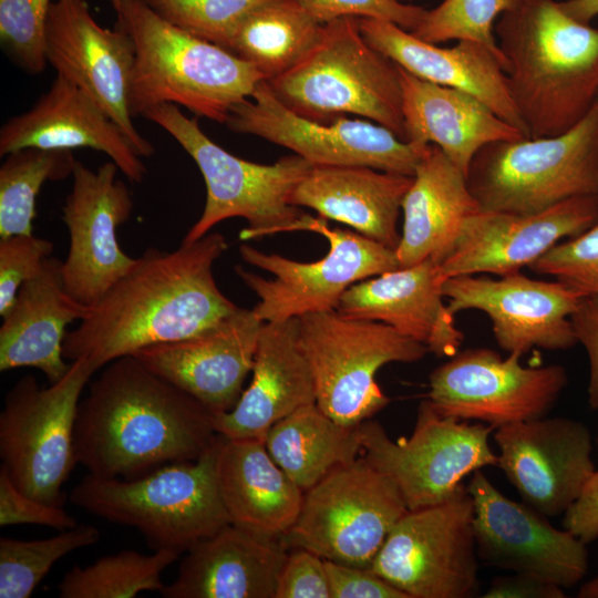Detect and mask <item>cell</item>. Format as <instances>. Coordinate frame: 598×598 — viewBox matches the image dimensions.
Returning a JSON list of instances; mask_svg holds the SVG:
<instances>
[{"label":"cell","instance_id":"836d02e7","mask_svg":"<svg viewBox=\"0 0 598 598\" xmlns=\"http://www.w3.org/2000/svg\"><path fill=\"white\" fill-rule=\"evenodd\" d=\"M359 426L336 422L315 402L274 424L265 444L275 462L306 492L336 467L362 455Z\"/></svg>","mask_w":598,"mask_h":598},{"label":"cell","instance_id":"7c38bea8","mask_svg":"<svg viewBox=\"0 0 598 598\" xmlns=\"http://www.w3.org/2000/svg\"><path fill=\"white\" fill-rule=\"evenodd\" d=\"M296 230L326 237L328 254L317 261L301 262L249 245L239 247L243 260L274 275L267 279L235 267L244 283L258 296L252 310L264 322L336 310L352 285L400 268L394 249L359 233L331 229L322 217L305 215Z\"/></svg>","mask_w":598,"mask_h":598},{"label":"cell","instance_id":"2e32d148","mask_svg":"<svg viewBox=\"0 0 598 598\" xmlns=\"http://www.w3.org/2000/svg\"><path fill=\"white\" fill-rule=\"evenodd\" d=\"M520 357L458 350L431 372L427 399L442 415L494 430L547 416L568 383L567 371L559 364L523 367Z\"/></svg>","mask_w":598,"mask_h":598},{"label":"cell","instance_id":"f546056e","mask_svg":"<svg viewBox=\"0 0 598 598\" xmlns=\"http://www.w3.org/2000/svg\"><path fill=\"white\" fill-rule=\"evenodd\" d=\"M398 70L405 141L436 145L465 176L486 144L527 137L474 95Z\"/></svg>","mask_w":598,"mask_h":598},{"label":"cell","instance_id":"ac0fdd59","mask_svg":"<svg viewBox=\"0 0 598 598\" xmlns=\"http://www.w3.org/2000/svg\"><path fill=\"white\" fill-rule=\"evenodd\" d=\"M466 488L473 498L476 553L483 564L529 574L564 589L586 576V544L573 533L555 528L532 506L502 494L482 470L472 474Z\"/></svg>","mask_w":598,"mask_h":598},{"label":"cell","instance_id":"cb8c5ba5","mask_svg":"<svg viewBox=\"0 0 598 598\" xmlns=\"http://www.w3.org/2000/svg\"><path fill=\"white\" fill-rule=\"evenodd\" d=\"M91 148L106 154L132 183L146 175L142 157L121 127L83 90L56 74L28 111L0 130V155L18 150Z\"/></svg>","mask_w":598,"mask_h":598},{"label":"cell","instance_id":"30bf717a","mask_svg":"<svg viewBox=\"0 0 598 598\" xmlns=\"http://www.w3.org/2000/svg\"><path fill=\"white\" fill-rule=\"evenodd\" d=\"M83 359L42 388L33 375L8 391L0 413V457L14 485L40 502L61 505V488L78 464L73 434L82 391L95 373Z\"/></svg>","mask_w":598,"mask_h":598},{"label":"cell","instance_id":"d590c367","mask_svg":"<svg viewBox=\"0 0 598 598\" xmlns=\"http://www.w3.org/2000/svg\"><path fill=\"white\" fill-rule=\"evenodd\" d=\"M0 167V238L33 234L35 199L45 182L72 176L71 150L27 147L4 156Z\"/></svg>","mask_w":598,"mask_h":598},{"label":"cell","instance_id":"f907efd6","mask_svg":"<svg viewBox=\"0 0 598 598\" xmlns=\"http://www.w3.org/2000/svg\"><path fill=\"white\" fill-rule=\"evenodd\" d=\"M484 598H565L563 587L543 578L513 573L494 577Z\"/></svg>","mask_w":598,"mask_h":598},{"label":"cell","instance_id":"8fae6325","mask_svg":"<svg viewBox=\"0 0 598 598\" xmlns=\"http://www.w3.org/2000/svg\"><path fill=\"white\" fill-rule=\"evenodd\" d=\"M406 511L395 483L361 455L303 492L299 515L282 538L289 548L369 568Z\"/></svg>","mask_w":598,"mask_h":598},{"label":"cell","instance_id":"e0dca14e","mask_svg":"<svg viewBox=\"0 0 598 598\" xmlns=\"http://www.w3.org/2000/svg\"><path fill=\"white\" fill-rule=\"evenodd\" d=\"M47 58L56 74L83 90L121 127L141 157L153 155L154 146L130 112L135 45L126 32L100 25L87 0H52Z\"/></svg>","mask_w":598,"mask_h":598},{"label":"cell","instance_id":"ee69618b","mask_svg":"<svg viewBox=\"0 0 598 598\" xmlns=\"http://www.w3.org/2000/svg\"><path fill=\"white\" fill-rule=\"evenodd\" d=\"M319 22L340 18H373L395 23L412 32L421 22L425 9L400 0H298Z\"/></svg>","mask_w":598,"mask_h":598},{"label":"cell","instance_id":"f1b7e54d","mask_svg":"<svg viewBox=\"0 0 598 598\" xmlns=\"http://www.w3.org/2000/svg\"><path fill=\"white\" fill-rule=\"evenodd\" d=\"M90 307L65 290L62 261L49 257L41 271L19 289L0 327V370L31 367L50 383L69 370L63 343L66 327L82 320Z\"/></svg>","mask_w":598,"mask_h":598},{"label":"cell","instance_id":"ba28073f","mask_svg":"<svg viewBox=\"0 0 598 598\" xmlns=\"http://www.w3.org/2000/svg\"><path fill=\"white\" fill-rule=\"evenodd\" d=\"M466 183L480 209L522 215L598 195V99L561 134L486 144L471 162Z\"/></svg>","mask_w":598,"mask_h":598},{"label":"cell","instance_id":"484cf974","mask_svg":"<svg viewBox=\"0 0 598 598\" xmlns=\"http://www.w3.org/2000/svg\"><path fill=\"white\" fill-rule=\"evenodd\" d=\"M444 299L437 265L426 259L352 285L336 310L347 318L383 322L436 357L451 358L464 333Z\"/></svg>","mask_w":598,"mask_h":598},{"label":"cell","instance_id":"9a60e30c","mask_svg":"<svg viewBox=\"0 0 598 598\" xmlns=\"http://www.w3.org/2000/svg\"><path fill=\"white\" fill-rule=\"evenodd\" d=\"M225 124L283 146L313 166H368L408 176L414 175L429 145L404 141L364 120L303 117L280 102L265 80L231 109Z\"/></svg>","mask_w":598,"mask_h":598},{"label":"cell","instance_id":"f35d334b","mask_svg":"<svg viewBox=\"0 0 598 598\" xmlns=\"http://www.w3.org/2000/svg\"><path fill=\"white\" fill-rule=\"evenodd\" d=\"M516 2L517 0H443L434 9L425 11L411 33L433 44L448 40L483 44L504 61L507 70V62L495 37V21Z\"/></svg>","mask_w":598,"mask_h":598},{"label":"cell","instance_id":"7dc6e473","mask_svg":"<svg viewBox=\"0 0 598 598\" xmlns=\"http://www.w3.org/2000/svg\"><path fill=\"white\" fill-rule=\"evenodd\" d=\"M330 598H408L370 568L326 560Z\"/></svg>","mask_w":598,"mask_h":598},{"label":"cell","instance_id":"603a6c76","mask_svg":"<svg viewBox=\"0 0 598 598\" xmlns=\"http://www.w3.org/2000/svg\"><path fill=\"white\" fill-rule=\"evenodd\" d=\"M262 324L252 309L238 307L194 336L148 346L133 355L213 415L220 414L233 410L244 391Z\"/></svg>","mask_w":598,"mask_h":598},{"label":"cell","instance_id":"74e56055","mask_svg":"<svg viewBox=\"0 0 598 598\" xmlns=\"http://www.w3.org/2000/svg\"><path fill=\"white\" fill-rule=\"evenodd\" d=\"M100 530L80 525L60 534L23 540L0 538V597L28 598L55 561L71 551L95 544Z\"/></svg>","mask_w":598,"mask_h":598},{"label":"cell","instance_id":"681fc988","mask_svg":"<svg viewBox=\"0 0 598 598\" xmlns=\"http://www.w3.org/2000/svg\"><path fill=\"white\" fill-rule=\"evenodd\" d=\"M563 526L586 545L598 538V470L590 475L578 498L564 514Z\"/></svg>","mask_w":598,"mask_h":598},{"label":"cell","instance_id":"4dcf8cb0","mask_svg":"<svg viewBox=\"0 0 598 598\" xmlns=\"http://www.w3.org/2000/svg\"><path fill=\"white\" fill-rule=\"evenodd\" d=\"M477 210L465 174L440 147L429 144L402 203L403 227L395 248L400 268L426 259L440 265Z\"/></svg>","mask_w":598,"mask_h":598},{"label":"cell","instance_id":"7a4b0ae2","mask_svg":"<svg viewBox=\"0 0 598 598\" xmlns=\"http://www.w3.org/2000/svg\"><path fill=\"white\" fill-rule=\"evenodd\" d=\"M80 402L73 447L78 464L102 477L136 478L195 461L215 442L213 414L134 355L118 358Z\"/></svg>","mask_w":598,"mask_h":598},{"label":"cell","instance_id":"44dd1931","mask_svg":"<svg viewBox=\"0 0 598 598\" xmlns=\"http://www.w3.org/2000/svg\"><path fill=\"white\" fill-rule=\"evenodd\" d=\"M493 437L497 467L523 502L546 517L565 514L596 470L588 427L568 417L508 424Z\"/></svg>","mask_w":598,"mask_h":598},{"label":"cell","instance_id":"f6af8a7d","mask_svg":"<svg viewBox=\"0 0 598 598\" xmlns=\"http://www.w3.org/2000/svg\"><path fill=\"white\" fill-rule=\"evenodd\" d=\"M34 524L59 530L73 528L76 520L61 505H51L22 493L0 467V526Z\"/></svg>","mask_w":598,"mask_h":598},{"label":"cell","instance_id":"4316f807","mask_svg":"<svg viewBox=\"0 0 598 598\" xmlns=\"http://www.w3.org/2000/svg\"><path fill=\"white\" fill-rule=\"evenodd\" d=\"M252 380L229 412L213 415L217 434L264 441L274 424L316 402L309 363L300 348L298 318L264 322Z\"/></svg>","mask_w":598,"mask_h":598},{"label":"cell","instance_id":"60d3db41","mask_svg":"<svg viewBox=\"0 0 598 598\" xmlns=\"http://www.w3.org/2000/svg\"><path fill=\"white\" fill-rule=\"evenodd\" d=\"M52 0H0V42L10 60L37 75L45 69L47 22Z\"/></svg>","mask_w":598,"mask_h":598},{"label":"cell","instance_id":"f5cc1de1","mask_svg":"<svg viewBox=\"0 0 598 598\" xmlns=\"http://www.w3.org/2000/svg\"><path fill=\"white\" fill-rule=\"evenodd\" d=\"M577 596L579 598H598V575L582 584Z\"/></svg>","mask_w":598,"mask_h":598},{"label":"cell","instance_id":"ab89813d","mask_svg":"<svg viewBox=\"0 0 598 598\" xmlns=\"http://www.w3.org/2000/svg\"><path fill=\"white\" fill-rule=\"evenodd\" d=\"M177 28L225 49L234 30L269 0H143Z\"/></svg>","mask_w":598,"mask_h":598},{"label":"cell","instance_id":"816d5d0a","mask_svg":"<svg viewBox=\"0 0 598 598\" xmlns=\"http://www.w3.org/2000/svg\"><path fill=\"white\" fill-rule=\"evenodd\" d=\"M560 8L575 20L587 23L598 16V0H566Z\"/></svg>","mask_w":598,"mask_h":598},{"label":"cell","instance_id":"bcb514c9","mask_svg":"<svg viewBox=\"0 0 598 598\" xmlns=\"http://www.w3.org/2000/svg\"><path fill=\"white\" fill-rule=\"evenodd\" d=\"M275 598H330L324 559L306 548H289Z\"/></svg>","mask_w":598,"mask_h":598},{"label":"cell","instance_id":"db71d44e","mask_svg":"<svg viewBox=\"0 0 598 598\" xmlns=\"http://www.w3.org/2000/svg\"><path fill=\"white\" fill-rule=\"evenodd\" d=\"M596 443H597V445H598V435H597V439H596Z\"/></svg>","mask_w":598,"mask_h":598},{"label":"cell","instance_id":"11a10c76","mask_svg":"<svg viewBox=\"0 0 598 598\" xmlns=\"http://www.w3.org/2000/svg\"><path fill=\"white\" fill-rule=\"evenodd\" d=\"M114 1H117V0H112V2H114Z\"/></svg>","mask_w":598,"mask_h":598},{"label":"cell","instance_id":"b9f144b4","mask_svg":"<svg viewBox=\"0 0 598 598\" xmlns=\"http://www.w3.org/2000/svg\"><path fill=\"white\" fill-rule=\"evenodd\" d=\"M528 268L556 278L584 297L598 296V221L580 235L554 245Z\"/></svg>","mask_w":598,"mask_h":598},{"label":"cell","instance_id":"7bdbcfd3","mask_svg":"<svg viewBox=\"0 0 598 598\" xmlns=\"http://www.w3.org/2000/svg\"><path fill=\"white\" fill-rule=\"evenodd\" d=\"M52 251L50 240L33 234L0 238L1 317L11 308L21 286L41 271Z\"/></svg>","mask_w":598,"mask_h":598},{"label":"cell","instance_id":"d6a6232c","mask_svg":"<svg viewBox=\"0 0 598 598\" xmlns=\"http://www.w3.org/2000/svg\"><path fill=\"white\" fill-rule=\"evenodd\" d=\"M216 481L230 524L243 529L283 537L299 515L303 492L275 462L264 441L220 435Z\"/></svg>","mask_w":598,"mask_h":598},{"label":"cell","instance_id":"d4e9b609","mask_svg":"<svg viewBox=\"0 0 598 598\" xmlns=\"http://www.w3.org/2000/svg\"><path fill=\"white\" fill-rule=\"evenodd\" d=\"M367 42L411 74L474 95L527 137L512 100L504 61L483 44L457 41L442 48L423 41L393 22L359 18Z\"/></svg>","mask_w":598,"mask_h":598},{"label":"cell","instance_id":"7402d4cb","mask_svg":"<svg viewBox=\"0 0 598 598\" xmlns=\"http://www.w3.org/2000/svg\"><path fill=\"white\" fill-rule=\"evenodd\" d=\"M598 221V195L574 197L522 215L477 210L465 221L451 254L437 265L441 283L461 275L519 272L563 238Z\"/></svg>","mask_w":598,"mask_h":598},{"label":"cell","instance_id":"5b68a950","mask_svg":"<svg viewBox=\"0 0 598 598\" xmlns=\"http://www.w3.org/2000/svg\"><path fill=\"white\" fill-rule=\"evenodd\" d=\"M220 435L197 460L167 464L136 478L85 475L71 491L76 507L136 528L154 549L185 554L230 524L216 481Z\"/></svg>","mask_w":598,"mask_h":598},{"label":"cell","instance_id":"8992f818","mask_svg":"<svg viewBox=\"0 0 598 598\" xmlns=\"http://www.w3.org/2000/svg\"><path fill=\"white\" fill-rule=\"evenodd\" d=\"M267 83L280 102L303 117L330 122L355 114L405 141L398 65L367 42L358 18L326 23L313 48Z\"/></svg>","mask_w":598,"mask_h":598},{"label":"cell","instance_id":"277c9868","mask_svg":"<svg viewBox=\"0 0 598 598\" xmlns=\"http://www.w3.org/2000/svg\"><path fill=\"white\" fill-rule=\"evenodd\" d=\"M115 27L135 45L128 106L133 117L156 105H181L225 123L262 74L228 50L197 38L155 13L143 0L112 2Z\"/></svg>","mask_w":598,"mask_h":598},{"label":"cell","instance_id":"ffe728a7","mask_svg":"<svg viewBox=\"0 0 598 598\" xmlns=\"http://www.w3.org/2000/svg\"><path fill=\"white\" fill-rule=\"evenodd\" d=\"M448 310H481L497 344L524 355L533 348L566 350L576 346L569 317L584 297L563 282L515 272L498 278L461 275L441 283Z\"/></svg>","mask_w":598,"mask_h":598},{"label":"cell","instance_id":"83f0119b","mask_svg":"<svg viewBox=\"0 0 598 598\" xmlns=\"http://www.w3.org/2000/svg\"><path fill=\"white\" fill-rule=\"evenodd\" d=\"M289 547L282 537L228 524L196 543L179 565L164 598H275Z\"/></svg>","mask_w":598,"mask_h":598},{"label":"cell","instance_id":"e575fe53","mask_svg":"<svg viewBox=\"0 0 598 598\" xmlns=\"http://www.w3.org/2000/svg\"><path fill=\"white\" fill-rule=\"evenodd\" d=\"M323 25L298 0H269L243 19L225 49L269 81L313 48Z\"/></svg>","mask_w":598,"mask_h":598},{"label":"cell","instance_id":"1f68e13d","mask_svg":"<svg viewBox=\"0 0 598 598\" xmlns=\"http://www.w3.org/2000/svg\"><path fill=\"white\" fill-rule=\"evenodd\" d=\"M413 176L368 166H312L290 204L354 228L391 249L401 234L398 219Z\"/></svg>","mask_w":598,"mask_h":598},{"label":"cell","instance_id":"8d00e7d4","mask_svg":"<svg viewBox=\"0 0 598 598\" xmlns=\"http://www.w3.org/2000/svg\"><path fill=\"white\" fill-rule=\"evenodd\" d=\"M181 554L159 549L153 554L122 550L93 564L73 566L58 585L60 598H132L143 590L163 588V571Z\"/></svg>","mask_w":598,"mask_h":598},{"label":"cell","instance_id":"52a82bcc","mask_svg":"<svg viewBox=\"0 0 598 598\" xmlns=\"http://www.w3.org/2000/svg\"><path fill=\"white\" fill-rule=\"evenodd\" d=\"M143 116L181 145L205 181L204 210L182 241L198 240L215 225L234 217L248 221L239 235L241 240L296 230L306 214L290 204V196L313 166L308 161L296 154L269 165L239 158L214 143L198 120L186 116L175 104L153 106Z\"/></svg>","mask_w":598,"mask_h":598},{"label":"cell","instance_id":"5bb4252c","mask_svg":"<svg viewBox=\"0 0 598 598\" xmlns=\"http://www.w3.org/2000/svg\"><path fill=\"white\" fill-rule=\"evenodd\" d=\"M473 518L464 485L442 503L408 509L369 568L408 598H471L480 591Z\"/></svg>","mask_w":598,"mask_h":598},{"label":"cell","instance_id":"6da1fadb","mask_svg":"<svg viewBox=\"0 0 598 598\" xmlns=\"http://www.w3.org/2000/svg\"><path fill=\"white\" fill-rule=\"evenodd\" d=\"M227 247L221 234L208 233L172 251L147 248L66 332L65 359L86 360L97 371L145 347L194 336L234 312L238 306L213 275Z\"/></svg>","mask_w":598,"mask_h":598},{"label":"cell","instance_id":"9c48e42d","mask_svg":"<svg viewBox=\"0 0 598 598\" xmlns=\"http://www.w3.org/2000/svg\"><path fill=\"white\" fill-rule=\"evenodd\" d=\"M298 334L317 405L346 426L360 425L389 404L375 381L383 365L416 362L429 352L383 322L347 318L337 310L299 317Z\"/></svg>","mask_w":598,"mask_h":598},{"label":"cell","instance_id":"c3c4849f","mask_svg":"<svg viewBox=\"0 0 598 598\" xmlns=\"http://www.w3.org/2000/svg\"><path fill=\"white\" fill-rule=\"evenodd\" d=\"M569 320L589 358L588 401L592 410H598V296L582 297Z\"/></svg>","mask_w":598,"mask_h":598},{"label":"cell","instance_id":"d6986e66","mask_svg":"<svg viewBox=\"0 0 598 598\" xmlns=\"http://www.w3.org/2000/svg\"><path fill=\"white\" fill-rule=\"evenodd\" d=\"M112 161L92 171L76 161L72 188L62 208L70 236L66 259L62 261L65 290L76 301L94 306L134 265L123 251L116 229L133 212L127 186L116 178Z\"/></svg>","mask_w":598,"mask_h":598},{"label":"cell","instance_id":"3957f363","mask_svg":"<svg viewBox=\"0 0 598 598\" xmlns=\"http://www.w3.org/2000/svg\"><path fill=\"white\" fill-rule=\"evenodd\" d=\"M495 34L528 137L561 134L588 114L598 99V29L555 0H517Z\"/></svg>","mask_w":598,"mask_h":598},{"label":"cell","instance_id":"4fadbf2b","mask_svg":"<svg viewBox=\"0 0 598 598\" xmlns=\"http://www.w3.org/2000/svg\"><path fill=\"white\" fill-rule=\"evenodd\" d=\"M359 429L362 456L395 483L408 509L451 498L464 477L498 463L489 445L494 427L442 415L429 399L420 403L409 437L392 440L370 420Z\"/></svg>","mask_w":598,"mask_h":598}]
</instances>
